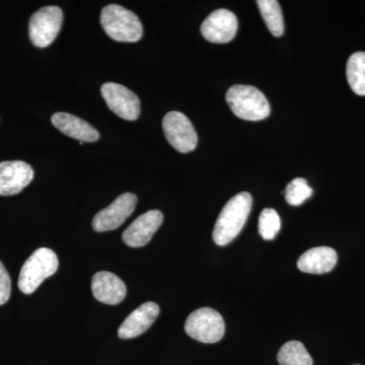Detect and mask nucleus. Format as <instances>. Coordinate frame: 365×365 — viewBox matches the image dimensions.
Listing matches in <instances>:
<instances>
[{
	"instance_id": "nucleus-14",
	"label": "nucleus",
	"mask_w": 365,
	"mask_h": 365,
	"mask_svg": "<svg viewBox=\"0 0 365 365\" xmlns=\"http://www.w3.org/2000/svg\"><path fill=\"white\" fill-rule=\"evenodd\" d=\"M158 314L160 307L155 302H145L141 304L138 309L132 312L120 326L118 335L121 339H132L143 335L155 323Z\"/></svg>"
},
{
	"instance_id": "nucleus-12",
	"label": "nucleus",
	"mask_w": 365,
	"mask_h": 365,
	"mask_svg": "<svg viewBox=\"0 0 365 365\" xmlns=\"http://www.w3.org/2000/svg\"><path fill=\"white\" fill-rule=\"evenodd\" d=\"M163 215L160 211H148L139 216L126 228L122 235V240L131 248H141L146 246L163 225Z\"/></svg>"
},
{
	"instance_id": "nucleus-18",
	"label": "nucleus",
	"mask_w": 365,
	"mask_h": 365,
	"mask_svg": "<svg viewBox=\"0 0 365 365\" xmlns=\"http://www.w3.org/2000/svg\"><path fill=\"white\" fill-rule=\"evenodd\" d=\"M257 4L270 33L275 37L282 36L284 33V21L279 2L276 0H259Z\"/></svg>"
},
{
	"instance_id": "nucleus-19",
	"label": "nucleus",
	"mask_w": 365,
	"mask_h": 365,
	"mask_svg": "<svg viewBox=\"0 0 365 365\" xmlns=\"http://www.w3.org/2000/svg\"><path fill=\"white\" fill-rule=\"evenodd\" d=\"M277 360L280 365H313L311 355L299 341H289L280 348Z\"/></svg>"
},
{
	"instance_id": "nucleus-3",
	"label": "nucleus",
	"mask_w": 365,
	"mask_h": 365,
	"mask_svg": "<svg viewBox=\"0 0 365 365\" xmlns=\"http://www.w3.org/2000/svg\"><path fill=\"white\" fill-rule=\"evenodd\" d=\"M101 24L106 34L118 42L135 43L143 37V24L138 16L118 4L103 9Z\"/></svg>"
},
{
	"instance_id": "nucleus-8",
	"label": "nucleus",
	"mask_w": 365,
	"mask_h": 365,
	"mask_svg": "<svg viewBox=\"0 0 365 365\" xmlns=\"http://www.w3.org/2000/svg\"><path fill=\"white\" fill-rule=\"evenodd\" d=\"M106 104L118 117L128 121H135L140 115V101L133 91L126 86L107 83L101 88Z\"/></svg>"
},
{
	"instance_id": "nucleus-4",
	"label": "nucleus",
	"mask_w": 365,
	"mask_h": 365,
	"mask_svg": "<svg viewBox=\"0 0 365 365\" xmlns=\"http://www.w3.org/2000/svg\"><path fill=\"white\" fill-rule=\"evenodd\" d=\"M58 266V257L51 249L36 250L21 267L18 282L21 292L25 294H32L43 281L56 273Z\"/></svg>"
},
{
	"instance_id": "nucleus-9",
	"label": "nucleus",
	"mask_w": 365,
	"mask_h": 365,
	"mask_svg": "<svg viewBox=\"0 0 365 365\" xmlns=\"http://www.w3.org/2000/svg\"><path fill=\"white\" fill-rule=\"evenodd\" d=\"M137 196L133 193H124L108 206L93 220V228L98 232H110L123 225L125 220L133 213L136 207Z\"/></svg>"
},
{
	"instance_id": "nucleus-13",
	"label": "nucleus",
	"mask_w": 365,
	"mask_h": 365,
	"mask_svg": "<svg viewBox=\"0 0 365 365\" xmlns=\"http://www.w3.org/2000/svg\"><path fill=\"white\" fill-rule=\"evenodd\" d=\"M93 297L103 304L116 306L126 297V285L114 273L101 271L93 275L91 280Z\"/></svg>"
},
{
	"instance_id": "nucleus-7",
	"label": "nucleus",
	"mask_w": 365,
	"mask_h": 365,
	"mask_svg": "<svg viewBox=\"0 0 365 365\" xmlns=\"http://www.w3.org/2000/svg\"><path fill=\"white\" fill-rule=\"evenodd\" d=\"M163 129L167 140L179 153L195 150L198 136L186 115L178 111L168 113L163 120Z\"/></svg>"
},
{
	"instance_id": "nucleus-20",
	"label": "nucleus",
	"mask_w": 365,
	"mask_h": 365,
	"mask_svg": "<svg viewBox=\"0 0 365 365\" xmlns=\"http://www.w3.org/2000/svg\"><path fill=\"white\" fill-rule=\"evenodd\" d=\"M281 220L279 215L272 208H265L259 217V234L265 241H272L279 232Z\"/></svg>"
},
{
	"instance_id": "nucleus-23",
	"label": "nucleus",
	"mask_w": 365,
	"mask_h": 365,
	"mask_svg": "<svg viewBox=\"0 0 365 365\" xmlns=\"http://www.w3.org/2000/svg\"><path fill=\"white\" fill-rule=\"evenodd\" d=\"M356 365H359V364H356Z\"/></svg>"
},
{
	"instance_id": "nucleus-6",
	"label": "nucleus",
	"mask_w": 365,
	"mask_h": 365,
	"mask_svg": "<svg viewBox=\"0 0 365 365\" xmlns=\"http://www.w3.org/2000/svg\"><path fill=\"white\" fill-rule=\"evenodd\" d=\"M63 13L58 6H45L31 16L29 24L30 39L36 47L51 45L61 30Z\"/></svg>"
},
{
	"instance_id": "nucleus-11",
	"label": "nucleus",
	"mask_w": 365,
	"mask_h": 365,
	"mask_svg": "<svg viewBox=\"0 0 365 365\" xmlns=\"http://www.w3.org/2000/svg\"><path fill=\"white\" fill-rule=\"evenodd\" d=\"M34 179V170L23 160L0 163V196L21 193Z\"/></svg>"
},
{
	"instance_id": "nucleus-15",
	"label": "nucleus",
	"mask_w": 365,
	"mask_h": 365,
	"mask_svg": "<svg viewBox=\"0 0 365 365\" xmlns=\"http://www.w3.org/2000/svg\"><path fill=\"white\" fill-rule=\"evenodd\" d=\"M51 122L62 133L81 143H95L100 138L97 129L85 120L68 113H56L53 115Z\"/></svg>"
},
{
	"instance_id": "nucleus-21",
	"label": "nucleus",
	"mask_w": 365,
	"mask_h": 365,
	"mask_svg": "<svg viewBox=\"0 0 365 365\" xmlns=\"http://www.w3.org/2000/svg\"><path fill=\"white\" fill-rule=\"evenodd\" d=\"M284 194L289 205L299 206L307 199L311 198L313 195V189L309 186L306 180L297 178L287 185Z\"/></svg>"
},
{
	"instance_id": "nucleus-16",
	"label": "nucleus",
	"mask_w": 365,
	"mask_h": 365,
	"mask_svg": "<svg viewBox=\"0 0 365 365\" xmlns=\"http://www.w3.org/2000/svg\"><path fill=\"white\" fill-rule=\"evenodd\" d=\"M337 261L335 250L329 247H317L299 257L297 267L304 273L324 274L332 271Z\"/></svg>"
},
{
	"instance_id": "nucleus-5",
	"label": "nucleus",
	"mask_w": 365,
	"mask_h": 365,
	"mask_svg": "<svg viewBox=\"0 0 365 365\" xmlns=\"http://www.w3.org/2000/svg\"><path fill=\"white\" fill-rule=\"evenodd\" d=\"M185 331L190 337L199 342L213 344L222 340L225 336V319L215 309L202 307L193 312L187 318Z\"/></svg>"
},
{
	"instance_id": "nucleus-17",
	"label": "nucleus",
	"mask_w": 365,
	"mask_h": 365,
	"mask_svg": "<svg viewBox=\"0 0 365 365\" xmlns=\"http://www.w3.org/2000/svg\"><path fill=\"white\" fill-rule=\"evenodd\" d=\"M346 76L351 90L356 95L365 96V52H355L349 57Z\"/></svg>"
},
{
	"instance_id": "nucleus-10",
	"label": "nucleus",
	"mask_w": 365,
	"mask_h": 365,
	"mask_svg": "<svg viewBox=\"0 0 365 365\" xmlns=\"http://www.w3.org/2000/svg\"><path fill=\"white\" fill-rule=\"evenodd\" d=\"M237 32V19L227 9H217L209 14L201 25V34L208 42L225 44L234 40Z\"/></svg>"
},
{
	"instance_id": "nucleus-22",
	"label": "nucleus",
	"mask_w": 365,
	"mask_h": 365,
	"mask_svg": "<svg viewBox=\"0 0 365 365\" xmlns=\"http://www.w3.org/2000/svg\"><path fill=\"white\" fill-rule=\"evenodd\" d=\"M11 281L2 262L0 261V306L6 304L11 297Z\"/></svg>"
},
{
	"instance_id": "nucleus-2",
	"label": "nucleus",
	"mask_w": 365,
	"mask_h": 365,
	"mask_svg": "<svg viewBox=\"0 0 365 365\" xmlns=\"http://www.w3.org/2000/svg\"><path fill=\"white\" fill-rule=\"evenodd\" d=\"M225 98L232 113L240 119L261 121L270 115V105L267 98L254 86H230Z\"/></svg>"
},
{
	"instance_id": "nucleus-1",
	"label": "nucleus",
	"mask_w": 365,
	"mask_h": 365,
	"mask_svg": "<svg viewBox=\"0 0 365 365\" xmlns=\"http://www.w3.org/2000/svg\"><path fill=\"white\" fill-rule=\"evenodd\" d=\"M252 205L253 198L248 192L237 194L225 204L213 230L212 237L216 245L227 246L234 241L246 225Z\"/></svg>"
}]
</instances>
